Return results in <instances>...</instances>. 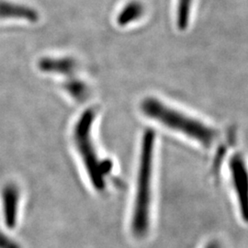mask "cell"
Returning a JSON list of instances; mask_svg holds the SVG:
<instances>
[{
	"label": "cell",
	"mask_w": 248,
	"mask_h": 248,
	"mask_svg": "<svg viewBox=\"0 0 248 248\" xmlns=\"http://www.w3.org/2000/svg\"><path fill=\"white\" fill-rule=\"evenodd\" d=\"M154 148L155 133L152 129H148L142 136L135 200L131 222L133 236L138 239L144 238L150 229Z\"/></svg>",
	"instance_id": "obj_1"
},
{
	"label": "cell",
	"mask_w": 248,
	"mask_h": 248,
	"mask_svg": "<svg viewBox=\"0 0 248 248\" xmlns=\"http://www.w3.org/2000/svg\"><path fill=\"white\" fill-rule=\"evenodd\" d=\"M141 109L148 118L185 134L206 147L210 146L217 137V133L213 128L167 106L157 98H144L141 103Z\"/></svg>",
	"instance_id": "obj_2"
},
{
	"label": "cell",
	"mask_w": 248,
	"mask_h": 248,
	"mask_svg": "<svg viewBox=\"0 0 248 248\" xmlns=\"http://www.w3.org/2000/svg\"><path fill=\"white\" fill-rule=\"evenodd\" d=\"M95 117V110L92 108L84 111L75 126L74 141L92 186L98 192H102L106 188V176L112 169V163L110 160L98 158L91 137Z\"/></svg>",
	"instance_id": "obj_3"
},
{
	"label": "cell",
	"mask_w": 248,
	"mask_h": 248,
	"mask_svg": "<svg viewBox=\"0 0 248 248\" xmlns=\"http://www.w3.org/2000/svg\"><path fill=\"white\" fill-rule=\"evenodd\" d=\"M19 190L14 184H8L2 190L4 220L9 229L15 228L18 222Z\"/></svg>",
	"instance_id": "obj_4"
},
{
	"label": "cell",
	"mask_w": 248,
	"mask_h": 248,
	"mask_svg": "<svg viewBox=\"0 0 248 248\" xmlns=\"http://www.w3.org/2000/svg\"><path fill=\"white\" fill-rule=\"evenodd\" d=\"M231 169L237 189H239L241 202L246 213H248V173L245 162L240 155H235L231 161Z\"/></svg>",
	"instance_id": "obj_5"
},
{
	"label": "cell",
	"mask_w": 248,
	"mask_h": 248,
	"mask_svg": "<svg viewBox=\"0 0 248 248\" xmlns=\"http://www.w3.org/2000/svg\"><path fill=\"white\" fill-rule=\"evenodd\" d=\"M21 18L36 22L39 14L35 9L8 1H0V18Z\"/></svg>",
	"instance_id": "obj_6"
},
{
	"label": "cell",
	"mask_w": 248,
	"mask_h": 248,
	"mask_svg": "<svg viewBox=\"0 0 248 248\" xmlns=\"http://www.w3.org/2000/svg\"><path fill=\"white\" fill-rule=\"evenodd\" d=\"M39 67L42 71L46 73L68 76L75 70L76 62L72 58H45L39 62Z\"/></svg>",
	"instance_id": "obj_7"
},
{
	"label": "cell",
	"mask_w": 248,
	"mask_h": 248,
	"mask_svg": "<svg viewBox=\"0 0 248 248\" xmlns=\"http://www.w3.org/2000/svg\"><path fill=\"white\" fill-rule=\"evenodd\" d=\"M144 13V8L139 1L128 3L117 17V23L120 26H125L139 19Z\"/></svg>",
	"instance_id": "obj_8"
},
{
	"label": "cell",
	"mask_w": 248,
	"mask_h": 248,
	"mask_svg": "<svg viewBox=\"0 0 248 248\" xmlns=\"http://www.w3.org/2000/svg\"><path fill=\"white\" fill-rule=\"evenodd\" d=\"M192 0H178L177 10V25L179 30H186L189 21Z\"/></svg>",
	"instance_id": "obj_9"
},
{
	"label": "cell",
	"mask_w": 248,
	"mask_h": 248,
	"mask_svg": "<svg viewBox=\"0 0 248 248\" xmlns=\"http://www.w3.org/2000/svg\"><path fill=\"white\" fill-rule=\"evenodd\" d=\"M63 88L71 95L72 97L78 100H83L88 95V89L86 85L79 80L70 79L64 83Z\"/></svg>",
	"instance_id": "obj_10"
},
{
	"label": "cell",
	"mask_w": 248,
	"mask_h": 248,
	"mask_svg": "<svg viewBox=\"0 0 248 248\" xmlns=\"http://www.w3.org/2000/svg\"><path fill=\"white\" fill-rule=\"evenodd\" d=\"M0 248H21L17 242L0 232Z\"/></svg>",
	"instance_id": "obj_11"
},
{
	"label": "cell",
	"mask_w": 248,
	"mask_h": 248,
	"mask_svg": "<svg viewBox=\"0 0 248 248\" xmlns=\"http://www.w3.org/2000/svg\"><path fill=\"white\" fill-rule=\"evenodd\" d=\"M217 248V247H216V246H215V245H211V246H209V247H208V248Z\"/></svg>",
	"instance_id": "obj_12"
}]
</instances>
